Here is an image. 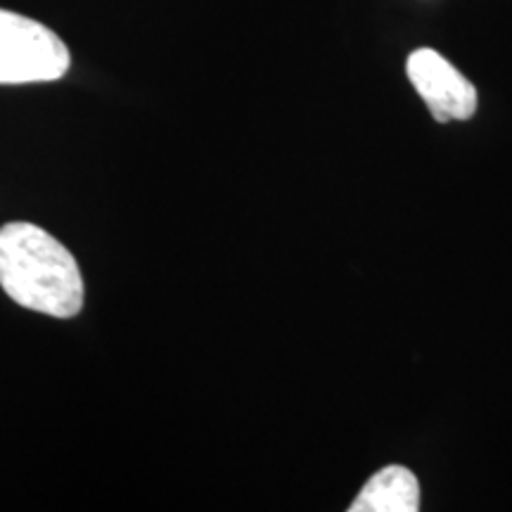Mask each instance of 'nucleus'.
I'll return each mask as SVG.
<instances>
[{"instance_id":"obj_1","label":"nucleus","mask_w":512,"mask_h":512,"mask_svg":"<svg viewBox=\"0 0 512 512\" xmlns=\"http://www.w3.org/2000/svg\"><path fill=\"white\" fill-rule=\"evenodd\" d=\"M0 287L12 302L55 318L83 306V278L74 254L34 223L0 228Z\"/></svg>"},{"instance_id":"obj_2","label":"nucleus","mask_w":512,"mask_h":512,"mask_svg":"<svg viewBox=\"0 0 512 512\" xmlns=\"http://www.w3.org/2000/svg\"><path fill=\"white\" fill-rule=\"evenodd\" d=\"M69 50L36 19L0 10V86L57 81L67 74Z\"/></svg>"},{"instance_id":"obj_3","label":"nucleus","mask_w":512,"mask_h":512,"mask_svg":"<svg viewBox=\"0 0 512 512\" xmlns=\"http://www.w3.org/2000/svg\"><path fill=\"white\" fill-rule=\"evenodd\" d=\"M408 79L439 124L465 121L477 112V88L432 48H418L406 62Z\"/></svg>"},{"instance_id":"obj_4","label":"nucleus","mask_w":512,"mask_h":512,"mask_svg":"<svg viewBox=\"0 0 512 512\" xmlns=\"http://www.w3.org/2000/svg\"><path fill=\"white\" fill-rule=\"evenodd\" d=\"M420 484L408 467L389 465L368 479L349 512H418Z\"/></svg>"}]
</instances>
